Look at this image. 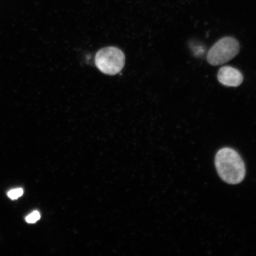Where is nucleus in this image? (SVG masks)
I'll return each mask as SVG.
<instances>
[{"label": "nucleus", "mask_w": 256, "mask_h": 256, "mask_svg": "<svg viewBox=\"0 0 256 256\" xmlns=\"http://www.w3.org/2000/svg\"><path fill=\"white\" fill-rule=\"evenodd\" d=\"M215 164L218 174L227 184H238L244 178V162L234 150L228 147L220 150L216 156Z\"/></svg>", "instance_id": "nucleus-1"}, {"label": "nucleus", "mask_w": 256, "mask_h": 256, "mask_svg": "<svg viewBox=\"0 0 256 256\" xmlns=\"http://www.w3.org/2000/svg\"><path fill=\"white\" fill-rule=\"evenodd\" d=\"M124 56L122 51L116 47H107L98 51L96 56V66L105 74L114 76L123 69Z\"/></svg>", "instance_id": "nucleus-2"}, {"label": "nucleus", "mask_w": 256, "mask_h": 256, "mask_svg": "<svg viewBox=\"0 0 256 256\" xmlns=\"http://www.w3.org/2000/svg\"><path fill=\"white\" fill-rule=\"evenodd\" d=\"M239 51L238 42L235 38L225 37L210 48L208 53L207 60L212 66L222 65L234 58Z\"/></svg>", "instance_id": "nucleus-3"}, {"label": "nucleus", "mask_w": 256, "mask_h": 256, "mask_svg": "<svg viewBox=\"0 0 256 256\" xmlns=\"http://www.w3.org/2000/svg\"><path fill=\"white\" fill-rule=\"evenodd\" d=\"M218 80L224 86L238 87L242 82L243 76L239 70L232 66H223L218 73Z\"/></svg>", "instance_id": "nucleus-4"}, {"label": "nucleus", "mask_w": 256, "mask_h": 256, "mask_svg": "<svg viewBox=\"0 0 256 256\" xmlns=\"http://www.w3.org/2000/svg\"><path fill=\"white\" fill-rule=\"evenodd\" d=\"M23 194L24 190L22 188H18L9 191L8 195L12 200H16L21 197Z\"/></svg>", "instance_id": "nucleus-5"}, {"label": "nucleus", "mask_w": 256, "mask_h": 256, "mask_svg": "<svg viewBox=\"0 0 256 256\" xmlns=\"http://www.w3.org/2000/svg\"><path fill=\"white\" fill-rule=\"evenodd\" d=\"M40 218V213L38 211H34L26 218V220L28 224H34Z\"/></svg>", "instance_id": "nucleus-6"}]
</instances>
